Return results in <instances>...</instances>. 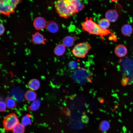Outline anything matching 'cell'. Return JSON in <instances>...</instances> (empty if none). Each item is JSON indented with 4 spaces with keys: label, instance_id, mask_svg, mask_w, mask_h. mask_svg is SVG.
Listing matches in <instances>:
<instances>
[{
    "label": "cell",
    "instance_id": "17",
    "mask_svg": "<svg viewBox=\"0 0 133 133\" xmlns=\"http://www.w3.org/2000/svg\"><path fill=\"white\" fill-rule=\"evenodd\" d=\"M5 102L6 108L9 109H13L15 108L16 105V102L15 99L9 97H7Z\"/></svg>",
    "mask_w": 133,
    "mask_h": 133
},
{
    "label": "cell",
    "instance_id": "16",
    "mask_svg": "<svg viewBox=\"0 0 133 133\" xmlns=\"http://www.w3.org/2000/svg\"><path fill=\"white\" fill-rule=\"evenodd\" d=\"M66 51V47L63 44H59L54 48L55 54L58 56L63 55Z\"/></svg>",
    "mask_w": 133,
    "mask_h": 133
},
{
    "label": "cell",
    "instance_id": "2",
    "mask_svg": "<svg viewBox=\"0 0 133 133\" xmlns=\"http://www.w3.org/2000/svg\"><path fill=\"white\" fill-rule=\"evenodd\" d=\"M82 26L83 30L90 34L100 36L102 41L104 36L111 33L109 30L101 29L91 17H86Z\"/></svg>",
    "mask_w": 133,
    "mask_h": 133
},
{
    "label": "cell",
    "instance_id": "11",
    "mask_svg": "<svg viewBox=\"0 0 133 133\" xmlns=\"http://www.w3.org/2000/svg\"><path fill=\"white\" fill-rule=\"evenodd\" d=\"M33 42L37 44H44L45 40L43 36L39 32H36L33 35L32 37Z\"/></svg>",
    "mask_w": 133,
    "mask_h": 133
},
{
    "label": "cell",
    "instance_id": "22",
    "mask_svg": "<svg viewBox=\"0 0 133 133\" xmlns=\"http://www.w3.org/2000/svg\"><path fill=\"white\" fill-rule=\"evenodd\" d=\"M31 115L28 114L24 116L23 117L22 123L24 126L31 124Z\"/></svg>",
    "mask_w": 133,
    "mask_h": 133
},
{
    "label": "cell",
    "instance_id": "12",
    "mask_svg": "<svg viewBox=\"0 0 133 133\" xmlns=\"http://www.w3.org/2000/svg\"><path fill=\"white\" fill-rule=\"evenodd\" d=\"M46 28L48 30L52 33H56L59 30V27L57 24L55 22L51 21L47 24Z\"/></svg>",
    "mask_w": 133,
    "mask_h": 133
},
{
    "label": "cell",
    "instance_id": "4",
    "mask_svg": "<svg viewBox=\"0 0 133 133\" xmlns=\"http://www.w3.org/2000/svg\"><path fill=\"white\" fill-rule=\"evenodd\" d=\"M22 0H0V14L9 16L14 13Z\"/></svg>",
    "mask_w": 133,
    "mask_h": 133
},
{
    "label": "cell",
    "instance_id": "1",
    "mask_svg": "<svg viewBox=\"0 0 133 133\" xmlns=\"http://www.w3.org/2000/svg\"><path fill=\"white\" fill-rule=\"evenodd\" d=\"M55 5L59 15L65 18L71 17L78 12L75 6L69 0H57Z\"/></svg>",
    "mask_w": 133,
    "mask_h": 133
},
{
    "label": "cell",
    "instance_id": "8",
    "mask_svg": "<svg viewBox=\"0 0 133 133\" xmlns=\"http://www.w3.org/2000/svg\"><path fill=\"white\" fill-rule=\"evenodd\" d=\"M118 14L116 10L115 9H110L108 10L106 13L105 18L110 22L116 21L118 17Z\"/></svg>",
    "mask_w": 133,
    "mask_h": 133
},
{
    "label": "cell",
    "instance_id": "10",
    "mask_svg": "<svg viewBox=\"0 0 133 133\" xmlns=\"http://www.w3.org/2000/svg\"><path fill=\"white\" fill-rule=\"evenodd\" d=\"M77 39L76 36H67L65 37L63 40V44L66 47H67L72 46L74 42Z\"/></svg>",
    "mask_w": 133,
    "mask_h": 133
},
{
    "label": "cell",
    "instance_id": "18",
    "mask_svg": "<svg viewBox=\"0 0 133 133\" xmlns=\"http://www.w3.org/2000/svg\"><path fill=\"white\" fill-rule=\"evenodd\" d=\"M110 22L106 18L101 19L99 21L98 24L103 30H106L110 25Z\"/></svg>",
    "mask_w": 133,
    "mask_h": 133
},
{
    "label": "cell",
    "instance_id": "9",
    "mask_svg": "<svg viewBox=\"0 0 133 133\" xmlns=\"http://www.w3.org/2000/svg\"><path fill=\"white\" fill-rule=\"evenodd\" d=\"M115 53L118 57H123L127 54V50L126 47L124 45L119 44L115 48L114 50Z\"/></svg>",
    "mask_w": 133,
    "mask_h": 133
},
{
    "label": "cell",
    "instance_id": "28",
    "mask_svg": "<svg viewBox=\"0 0 133 133\" xmlns=\"http://www.w3.org/2000/svg\"><path fill=\"white\" fill-rule=\"evenodd\" d=\"M71 1H82V0H69Z\"/></svg>",
    "mask_w": 133,
    "mask_h": 133
},
{
    "label": "cell",
    "instance_id": "23",
    "mask_svg": "<svg viewBox=\"0 0 133 133\" xmlns=\"http://www.w3.org/2000/svg\"><path fill=\"white\" fill-rule=\"evenodd\" d=\"M6 108L5 102L3 101H0V112L5 111Z\"/></svg>",
    "mask_w": 133,
    "mask_h": 133
},
{
    "label": "cell",
    "instance_id": "24",
    "mask_svg": "<svg viewBox=\"0 0 133 133\" xmlns=\"http://www.w3.org/2000/svg\"><path fill=\"white\" fill-rule=\"evenodd\" d=\"M77 64L76 62L72 61L70 62L69 64V66L70 68L73 69L76 68L77 67Z\"/></svg>",
    "mask_w": 133,
    "mask_h": 133
},
{
    "label": "cell",
    "instance_id": "7",
    "mask_svg": "<svg viewBox=\"0 0 133 133\" xmlns=\"http://www.w3.org/2000/svg\"><path fill=\"white\" fill-rule=\"evenodd\" d=\"M45 19L43 17H39L34 20L33 25L35 29L38 30H41L44 28L47 25Z\"/></svg>",
    "mask_w": 133,
    "mask_h": 133
},
{
    "label": "cell",
    "instance_id": "19",
    "mask_svg": "<svg viewBox=\"0 0 133 133\" xmlns=\"http://www.w3.org/2000/svg\"><path fill=\"white\" fill-rule=\"evenodd\" d=\"M25 126L22 123L19 122L12 130L13 133H24Z\"/></svg>",
    "mask_w": 133,
    "mask_h": 133
},
{
    "label": "cell",
    "instance_id": "6",
    "mask_svg": "<svg viewBox=\"0 0 133 133\" xmlns=\"http://www.w3.org/2000/svg\"><path fill=\"white\" fill-rule=\"evenodd\" d=\"M19 122L18 119L16 115L14 113L7 115L3 121V126L7 130H11Z\"/></svg>",
    "mask_w": 133,
    "mask_h": 133
},
{
    "label": "cell",
    "instance_id": "29",
    "mask_svg": "<svg viewBox=\"0 0 133 133\" xmlns=\"http://www.w3.org/2000/svg\"><path fill=\"white\" fill-rule=\"evenodd\" d=\"M113 2H115L118 1L119 0H110Z\"/></svg>",
    "mask_w": 133,
    "mask_h": 133
},
{
    "label": "cell",
    "instance_id": "14",
    "mask_svg": "<svg viewBox=\"0 0 133 133\" xmlns=\"http://www.w3.org/2000/svg\"><path fill=\"white\" fill-rule=\"evenodd\" d=\"M37 97L36 94L33 90H31L27 91L25 94V97L28 101H31L35 100Z\"/></svg>",
    "mask_w": 133,
    "mask_h": 133
},
{
    "label": "cell",
    "instance_id": "15",
    "mask_svg": "<svg viewBox=\"0 0 133 133\" xmlns=\"http://www.w3.org/2000/svg\"><path fill=\"white\" fill-rule=\"evenodd\" d=\"M133 31V29L132 26L129 24L124 25L121 28L122 34L125 36H128L131 34Z\"/></svg>",
    "mask_w": 133,
    "mask_h": 133
},
{
    "label": "cell",
    "instance_id": "20",
    "mask_svg": "<svg viewBox=\"0 0 133 133\" xmlns=\"http://www.w3.org/2000/svg\"><path fill=\"white\" fill-rule=\"evenodd\" d=\"M40 101L39 100H35L28 107V109L29 110L34 111L37 110L40 107Z\"/></svg>",
    "mask_w": 133,
    "mask_h": 133
},
{
    "label": "cell",
    "instance_id": "25",
    "mask_svg": "<svg viewBox=\"0 0 133 133\" xmlns=\"http://www.w3.org/2000/svg\"><path fill=\"white\" fill-rule=\"evenodd\" d=\"M81 120L83 122L85 123H87L89 121L88 116L85 115H83L81 118Z\"/></svg>",
    "mask_w": 133,
    "mask_h": 133
},
{
    "label": "cell",
    "instance_id": "3",
    "mask_svg": "<svg viewBox=\"0 0 133 133\" xmlns=\"http://www.w3.org/2000/svg\"><path fill=\"white\" fill-rule=\"evenodd\" d=\"M72 78L76 82L83 84L87 82H91L92 75L89 70L78 67L72 74Z\"/></svg>",
    "mask_w": 133,
    "mask_h": 133
},
{
    "label": "cell",
    "instance_id": "27",
    "mask_svg": "<svg viewBox=\"0 0 133 133\" xmlns=\"http://www.w3.org/2000/svg\"><path fill=\"white\" fill-rule=\"evenodd\" d=\"M5 30V29L4 26L2 24L0 23V36L3 33Z\"/></svg>",
    "mask_w": 133,
    "mask_h": 133
},
{
    "label": "cell",
    "instance_id": "5",
    "mask_svg": "<svg viewBox=\"0 0 133 133\" xmlns=\"http://www.w3.org/2000/svg\"><path fill=\"white\" fill-rule=\"evenodd\" d=\"M91 48L90 44L87 43L83 42L77 44L73 48L72 52L75 57L84 58Z\"/></svg>",
    "mask_w": 133,
    "mask_h": 133
},
{
    "label": "cell",
    "instance_id": "13",
    "mask_svg": "<svg viewBox=\"0 0 133 133\" xmlns=\"http://www.w3.org/2000/svg\"><path fill=\"white\" fill-rule=\"evenodd\" d=\"M39 81L36 79L31 80L29 82L28 86L31 90L34 91L38 90L40 86Z\"/></svg>",
    "mask_w": 133,
    "mask_h": 133
},
{
    "label": "cell",
    "instance_id": "21",
    "mask_svg": "<svg viewBox=\"0 0 133 133\" xmlns=\"http://www.w3.org/2000/svg\"><path fill=\"white\" fill-rule=\"evenodd\" d=\"M110 125L109 123L106 120L102 121L100 123L99 128L100 130L102 131L105 132L108 131L109 129Z\"/></svg>",
    "mask_w": 133,
    "mask_h": 133
},
{
    "label": "cell",
    "instance_id": "26",
    "mask_svg": "<svg viewBox=\"0 0 133 133\" xmlns=\"http://www.w3.org/2000/svg\"><path fill=\"white\" fill-rule=\"evenodd\" d=\"M129 79L127 78H123L121 81V84L123 86H126L128 84Z\"/></svg>",
    "mask_w": 133,
    "mask_h": 133
}]
</instances>
